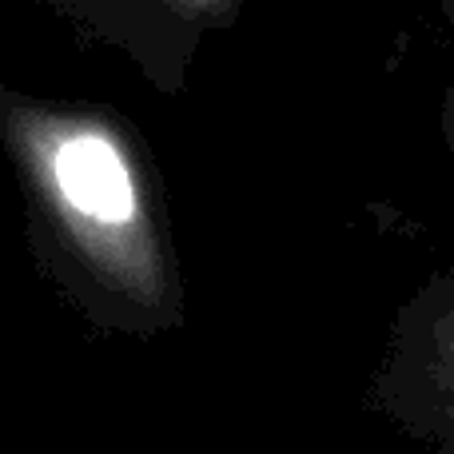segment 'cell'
Returning a JSON list of instances; mask_svg holds the SVG:
<instances>
[{
  "label": "cell",
  "instance_id": "obj_1",
  "mask_svg": "<svg viewBox=\"0 0 454 454\" xmlns=\"http://www.w3.org/2000/svg\"><path fill=\"white\" fill-rule=\"evenodd\" d=\"M0 152L40 279L92 335L152 343L188 323L164 176L132 120L0 88Z\"/></svg>",
  "mask_w": 454,
  "mask_h": 454
},
{
  "label": "cell",
  "instance_id": "obj_2",
  "mask_svg": "<svg viewBox=\"0 0 454 454\" xmlns=\"http://www.w3.org/2000/svg\"><path fill=\"white\" fill-rule=\"evenodd\" d=\"M363 403L419 454H454V259L395 307Z\"/></svg>",
  "mask_w": 454,
  "mask_h": 454
},
{
  "label": "cell",
  "instance_id": "obj_3",
  "mask_svg": "<svg viewBox=\"0 0 454 454\" xmlns=\"http://www.w3.org/2000/svg\"><path fill=\"white\" fill-rule=\"evenodd\" d=\"M156 8L172 16L192 40L207 28H223V24H231L235 12H239V0H156Z\"/></svg>",
  "mask_w": 454,
  "mask_h": 454
},
{
  "label": "cell",
  "instance_id": "obj_4",
  "mask_svg": "<svg viewBox=\"0 0 454 454\" xmlns=\"http://www.w3.org/2000/svg\"><path fill=\"white\" fill-rule=\"evenodd\" d=\"M439 128H442V144H447L450 160H454V88L442 96V108H439Z\"/></svg>",
  "mask_w": 454,
  "mask_h": 454
}]
</instances>
